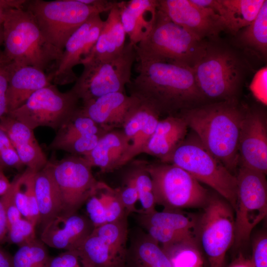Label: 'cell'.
<instances>
[{
    "mask_svg": "<svg viewBox=\"0 0 267 267\" xmlns=\"http://www.w3.org/2000/svg\"><path fill=\"white\" fill-rule=\"evenodd\" d=\"M137 75L127 85L130 95L161 116L208 103L196 82L193 69L167 61L137 60Z\"/></svg>",
    "mask_w": 267,
    "mask_h": 267,
    "instance_id": "1",
    "label": "cell"
},
{
    "mask_svg": "<svg viewBox=\"0 0 267 267\" xmlns=\"http://www.w3.org/2000/svg\"><path fill=\"white\" fill-rule=\"evenodd\" d=\"M247 109L238 100L211 102L184 110L178 116L207 150L236 176L239 132Z\"/></svg>",
    "mask_w": 267,
    "mask_h": 267,
    "instance_id": "2",
    "label": "cell"
},
{
    "mask_svg": "<svg viewBox=\"0 0 267 267\" xmlns=\"http://www.w3.org/2000/svg\"><path fill=\"white\" fill-rule=\"evenodd\" d=\"M2 25L4 63L33 66L44 72L52 65L55 67L62 52L45 40L29 11L24 8L7 10Z\"/></svg>",
    "mask_w": 267,
    "mask_h": 267,
    "instance_id": "3",
    "label": "cell"
},
{
    "mask_svg": "<svg viewBox=\"0 0 267 267\" xmlns=\"http://www.w3.org/2000/svg\"><path fill=\"white\" fill-rule=\"evenodd\" d=\"M208 44L157 8L151 32L134 48L136 61L158 59L193 68L204 55Z\"/></svg>",
    "mask_w": 267,
    "mask_h": 267,
    "instance_id": "4",
    "label": "cell"
},
{
    "mask_svg": "<svg viewBox=\"0 0 267 267\" xmlns=\"http://www.w3.org/2000/svg\"><path fill=\"white\" fill-rule=\"evenodd\" d=\"M197 86L207 101L238 100L246 67L232 50L208 43L192 68Z\"/></svg>",
    "mask_w": 267,
    "mask_h": 267,
    "instance_id": "5",
    "label": "cell"
},
{
    "mask_svg": "<svg viewBox=\"0 0 267 267\" xmlns=\"http://www.w3.org/2000/svg\"><path fill=\"white\" fill-rule=\"evenodd\" d=\"M163 162L181 168L200 182L211 187L234 210L237 194L236 176L207 150L194 133L187 135Z\"/></svg>",
    "mask_w": 267,
    "mask_h": 267,
    "instance_id": "6",
    "label": "cell"
},
{
    "mask_svg": "<svg viewBox=\"0 0 267 267\" xmlns=\"http://www.w3.org/2000/svg\"><path fill=\"white\" fill-rule=\"evenodd\" d=\"M24 8L31 13L45 40L62 52L75 31L90 17L102 13L79 0H30Z\"/></svg>",
    "mask_w": 267,
    "mask_h": 267,
    "instance_id": "7",
    "label": "cell"
},
{
    "mask_svg": "<svg viewBox=\"0 0 267 267\" xmlns=\"http://www.w3.org/2000/svg\"><path fill=\"white\" fill-rule=\"evenodd\" d=\"M146 169L152 179L156 204L164 210L203 208L210 193L188 172L172 164L148 163Z\"/></svg>",
    "mask_w": 267,
    "mask_h": 267,
    "instance_id": "8",
    "label": "cell"
},
{
    "mask_svg": "<svg viewBox=\"0 0 267 267\" xmlns=\"http://www.w3.org/2000/svg\"><path fill=\"white\" fill-rule=\"evenodd\" d=\"M136 60L134 46L128 42L121 54L112 60L83 61V71L71 89L82 102L113 92H126Z\"/></svg>",
    "mask_w": 267,
    "mask_h": 267,
    "instance_id": "9",
    "label": "cell"
},
{
    "mask_svg": "<svg viewBox=\"0 0 267 267\" xmlns=\"http://www.w3.org/2000/svg\"><path fill=\"white\" fill-rule=\"evenodd\" d=\"M203 209L197 219V239L207 256L209 267H224L226 253L235 237L234 210L216 192L210 194Z\"/></svg>",
    "mask_w": 267,
    "mask_h": 267,
    "instance_id": "10",
    "label": "cell"
},
{
    "mask_svg": "<svg viewBox=\"0 0 267 267\" xmlns=\"http://www.w3.org/2000/svg\"><path fill=\"white\" fill-rule=\"evenodd\" d=\"M80 100L71 89L61 92L51 84L37 90L7 115L33 130L40 127L58 130L78 109Z\"/></svg>",
    "mask_w": 267,
    "mask_h": 267,
    "instance_id": "11",
    "label": "cell"
},
{
    "mask_svg": "<svg viewBox=\"0 0 267 267\" xmlns=\"http://www.w3.org/2000/svg\"><path fill=\"white\" fill-rule=\"evenodd\" d=\"M266 175L239 167L236 202L234 211L233 245L239 247L247 242L253 228L267 216V182Z\"/></svg>",
    "mask_w": 267,
    "mask_h": 267,
    "instance_id": "12",
    "label": "cell"
},
{
    "mask_svg": "<svg viewBox=\"0 0 267 267\" xmlns=\"http://www.w3.org/2000/svg\"><path fill=\"white\" fill-rule=\"evenodd\" d=\"M52 173L62 200L60 215L70 216L91 197L108 185L94 177L92 167L82 156L71 155L60 160L49 161Z\"/></svg>",
    "mask_w": 267,
    "mask_h": 267,
    "instance_id": "13",
    "label": "cell"
},
{
    "mask_svg": "<svg viewBox=\"0 0 267 267\" xmlns=\"http://www.w3.org/2000/svg\"><path fill=\"white\" fill-rule=\"evenodd\" d=\"M104 24L100 14L90 17L67 41L61 56L51 73L54 85H64L75 82L78 77L74 67L81 64L95 44Z\"/></svg>",
    "mask_w": 267,
    "mask_h": 267,
    "instance_id": "14",
    "label": "cell"
},
{
    "mask_svg": "<svg viewBox=\"0 0 267 267\" xmlns=\"http://www.w3.org/2000/svg\"><path fill=\"white\" fill-rule=\"evenodd\" d=\"M238 153L239 167L267 175V122L261 110L247 108L240 127Z\"/></svg>",
    "mask_w": 267,
    "mask_h": 267,
    "instance_id": "15",
    "label": "cell"
},
{
    "mask_svg": "<svg viewBox=\"0 0 267 267\" xmlns=\"http://www.w3.org/2000/svg\"><path fill=\"white\" fill-rule=\"evenodd\" d=\"M157 8L202 40L206 38L215 39L225 31L217 14L210 8L196 5L191 0H157Z\"/></svg>",
    "mask_w": 267,
    "mask_h": 267,
    "instance_id": "16",
    "label": "cell"
},
{
    "mask_svg": "<svg viewBox=\"0 0 267 267\" xmlns=\"http://www.w3.org/2000/svg\"><path fill=\"white\" fill-rule=\"evenodd\" d=\"M95 227L88 217L74 214L60 215L43 229L41 240L49 247L65 251L77 250Z\"/></svg>",
    "mask_w": 267,
    "mask_h": 267,
    "instance_id": "17",
    "label": "cell"
},
{
    "mask_svg": "<svg viewBox=\"0 0 267 267\" xmlns=\"http://www.w3.org/2000/svg\"><path fill=\"white\" fill-rule=\"evenodd\" d=\"M139 100L126 92L109 93L82 102L83 112L107 131L122 129L124 122Z\"/></svg>",
    "mask_w": 267,
    "mask_h": 267,
    "instance_id": "18",
    "label": "cell"
},
{
    "mask_svg": "<svg viewBox=\"0 0 267 267\" xmlns=\"http://www.w3.org/2000/svg\"><path fill=\"white\" fill-rule=\"evenodd\" d=\"M160 117L154 110L140 101L134 107L122 128L130 145L120 162L119 168L130 163L137 155L143 153Z\"/></svg>",
    "mask_w": 267,
    "mask_h": 267,
    "instance_id": "19",
    "label": "cell"
},
{
    "mask_svg": "<svg viewBox=\"0 0 267 267\" xmlns=\"http://www.w3.org/2000/svg\"><path fill=\"white\" fill-rule=\"evenodd\" d=\"M6 65L9 73L6 92L7 113L22 106L37 90L51 84V75H46L37 68Z\"/></svg>",
    "mask_w": 267,
    "mask_h": 267,
    "instance_id": "20",
    "label": "cell"
},
{
    "mask_svg": "<svg viewBox=\"0 0 267 267\" xmlns=\"http://www.w3.org/2000/svg\"><path fill=\"white\" fill-rule=\"evenodd\" d=\"M0 127L9 137L24 166L37 172L46 165L48 161L34 130L7 115L0 119Z\"/></svg>",
    "mask_w": 267,
    "mask_h": 267,
    "instance_id": "21",
    "label": "cell"
},
{
    "mask_svg": "<svg viewBox=\"0 0 267 267\" xmlns=\"http://www.w3.org/2000/svg\"><path fill=\"white\" fill-rule=\"evenodd\" d=\"M265 0H193L195 4L213 10L225 31L236 35L257 16Z\"/></svg>",
    "mask_w": 267,
    "mask_h": 267,
    "instance_id": "22",
    "label": "cell"
},
{
    "mask_svg": "<svg viewBox=\"0 0 267 267\" xmlns=\"http://www.w3.org/2000/svg\"><path fill=\"white\" fill-rule=\"evenodd\" d=\"M121 21L134 46L151 32L157 12V0H131L118 2Z\"/></svg>",
    "mask_w": 267,
    "mask_h": 267,
    "instance_id": "23",
    "label": "cell"
},
{
    "mask_svg": "<svg viewBox=\"0 0 267 267\" xmlns=\"http://www.w3.org/2000/svg\"><path fill=\"white\" fill-rule=\"evenodd\" d=\"M188 128L185 120L179 116H168L160 119L143 153L164 162L185 138Z\"/></svg>",
    "mask_w": 267,
    "mask_h": 267,
    "instance_id": "24",
    "label": "cell"
},
{
    "mask_svg": "<svg viewBox=\"0 0 267 267\" xmlns=\"http://www.w3.org/2000/svg\"><path fill=\"white\" fill-rule=\"evenodd\" d=\"M125 267H172L159 243L142 228L129 236Z\"/></svg>",
    "mask_w": 267,
    "mask_h": 267,
    "instance_id": "25",
    "label": "cell"
},
{
    "mask_svg": "<svg viewBox=\"0 0 267 267\" xmlns=\"http://www.w3.org/2000/svg\"><path fill=\"white\" fill-rule=\"evenodd\" d=\"M129 145L122 129H113L103 134L95 147L82 157L92 168L98 167L102 172L107 173L119 168Z\"/></svg>",
    "mask_w": 267,
    "mask_h": 267,
    "instance_id": "26",
    "label": "cell"
},
{
    "mask_svg": "<svg viewBox=\"0 0 267 267\" xmlns=\"http://www.w3.org/2000/svg\"><path fill=\"white\" fill-rule=\"evenodd\" d=\"M118 5L109 11L95 44L81 63L91 60L109 61L121 54L126 45V34L121 21Z\"/></svg>",
    "mask_w": 267,
    "mask_h": 267,
    "instance_id": "27",
    "label": "cell"
},
{
    "mask_svg": "<svg viewBox=\"0 0 267 267\" xmlns=\"http://www.w3.org/2000/svg\"><path fill=\"white\" fill-rule=\"evenodd\" d=\"M127 246L112 244L92 232L76 250L82 267H125Z\"/></svg>",
    "mask_w": 267,
    "mask_h": 267,
    "instance_id": "28",
    "label": "cell"
},
{
    "mask_svg": "<svg viewBox=\"0 0 267 267\" xmlns=\"http://www.w3.org/2000/svg\"><path fill=\"white\" fill-rule=\"evenodd\" d=\"M35 189L42 229L62 211V200L49 161L35 176Z\"/></svg>",
    "mask_w": 267,
    "mask_h": 267,
    "instance_id": "29",
    "label": "cell"
},
{
    "mask_svg": "<svg viewBox=\"0 0 267 267\" xmlns=\"http://www.w3.org/2000/svg\"><path fill=\"white\" fill-rule=\"evenodd\" d=\"M136 217L141 228L155 226L196 236L198 217H192L180 210H163L162 212L155 210L149 213H137Z\"/></svg>",
    "mask_w": 267,
    "mask_h": 267,
    "instance_id": "30",
    "label": "cell"
},
{
    "mask_svg": "<svg viewBox=\"0 0 267 267\" xmlns=\"http://www.w3.org/2000/svg\"><path fill=\"white\" fill-rule=\"evenodd\" d=\"M36 172L26 168L19 178L14 199L17 207L23 218L35 226L39 224L40 215L35 189Z\"/></svg>",
    "mask_w": 267,
    "mask_h": 267,
    "instance_id": "31",
    "label": "cell"
},
{
    "mask_svg": "<svg viewBox=\"0 0 267 267\" xmlns=\"http://www.w3.org/2000/svg\"><path fill=\"white\" fill-rule=\"evenodd\" d=\"M242 46L251 50L261 57L267 55V0H265L255 19L242 29L237 37Z\"/></svg>",
    "mask_w": 267,
    "mask_h": 267,
    "instance_id": "32",
    "label": "cell"
},
{
    "mask_svg": "<svg viewBox=\"0 0 267 267\" xmlns=\"http://www.w3.org/2000/svg\"><path fill=\"white\" fill-rule=\"evenodd\" d=\"M196 238L187 239L161 248L172 267H205L204 260Z\"/></svg>",
    "mask_w": 267,
    "mask_h": 267,
    "instance_id": "33",
    "label": "cell"
},
{
    "mask_svg": "<svg viewBox=\"0 0 267 267\" xmlns=\"http://www.w3.org/2000/svg\"><path fill=\"white\" fill-rule=\"evenodd\" d=\"M146 162L133 163L128 175L133 179L136 186L138 200L142 209L141 213H149L155 210L156 205L150 176L146 169Z\"/></svg>",
    "mask_w": 267,
    "mask_h": 267,
    "instance_id": "34",
    "label": "cell"
},
{
    "mask_svg": "<svg viewBox=\"0 0 267 267\" xmlns=\"http://www.w3.org/2000/svg\"><path fill=\"white\" fill-rule=\"evenodd\" d=\"M101 136L94 134L63 135L56 133L49 144L48 148L66 151L72 155L84 156L95 147Z\"/></svg>",
    "mask_w": 267,
    "mask_h": 267,
    "instance_id": "35",
    "label": "cell"
},
{
    "mask_svg": "<svg viewBox=\"0 0 267 267\" xmlns=\"http://www.w3.org/2000/svg\"><path fill=\"white\" fill-rule=\"evenodd\" d=\"M40 240L19 247L12 256L13 267H48L50 257Z\"/></svg>",
    "mask_w": 267,
    "mask_h": 267,
    "instance_id": "36",
    "label": "cell"
},
{
    "mask_svg": "<svg viewBox=\"0 0 267 267\" xmlns=\"http://www.w3.org/2000/svg\"><path fill=\"white\" fill-rule=\"evenodd\" d=\"M108 131L85 115L79 107L71 118L58 130L57 134L101 136Z\"/></svg>",
    "mask_w": 267,
    "mask_h": 267,
    "instance_id": "37",
    "label": "cell"
},
{
    "mask_svg": "<svg viewBox=\"0 0 267 267\" xmlns=\"http://www.w3.org/2000/svg\"><path fill=\"white\" fill-rule=\"evenodd\" d=\"M100 197L106 211L107 222H114L128 218L116 188L108 186L100 191Z\"/></svg>",
    "mask_w": 267,
    "mask_h": 267,
    "instance_id": "38",
    "label": "cell"
},
{
    "mask_svg": "<svg viewBox=\"0 0 267 267\" xmlns=\"http://www.w3.org/2000/svg\"><path fill=\"white\" fill-rule=\"evenodd\" d=\"M35 227L31 222L22 217L8 227L6 241L19 247L30 243L36 239Z\"/></svg>",
    "mask_w": 267,
    "mask_h": 267,
    "instance_id": "39",
    "label": "cell"
},
{
    "mask_svg": "<svg viewBox=\"0 0 267 267\" xmlns=\"http://www.w3.org/2000/svg\"><path fill=\"white\" fill-rule=\"evenodd\" d=\"M24 165L21 161L9 137L0 127V168L22 169Z\"/></svg>",
    "mask_w": 267,
    "mask_h": 267,
    "instance_id": "40",
    "label": "cell"
},
{
    "mask_svg": "<svg viewBox=\"0 0 267 267\" xmlns=\"http://www.w3.org/2000/svg\"><path fill=\"white\" fill-rule=\"evenodd\" d=\"M116 189L127 215L129 216L132 213H139L140 210L135 207V204L138 200V194L134 181L131 177L127 175L125 179L124 185Z\"/></svg>",
    "mask_w": 267,
    "mask_h": 267,
    "instance_id": "41",
    "label": "cell"
},
{
    "mask_svg": "<svg viewBox=\"0 0 267 267\" xmlns=\"http://www.w3.org/2000/svg\"><path fill=\"white\" fill-rule=\"evenodd\" d=\"M19 175L10 182L7 191L0 196V245L6 240L7 225L6 211L8 203L14 195L18 181Z\"/></svg>",
    "mask_w": 267,
    "mask_h": 267,
    "instance_id": "42",
    "label": "cell"
},
{
    "mask_svg": "<svg viewBox=\"0 0 267 267\" xmlns=\"http://www.w3.org/2000/svg\"><path fill=\"white\" fill-rule=\"evenodd\" d=\"M86 204L88 218L95 228L107 223L104 206L97 194L89 198Z\"/></svg>",
    "mask_w": 267,
    "mask_h": 267,
    "instance_id": "43",
    "label": "cell"
},
{
    "mask_svg": "<svg viewBox=\"0 0 267 267\" xmlns=\"http://www.w3.org/2000/svg\"><path fill=\"white\" fill-rule=\"evenodd\" d=\"M250 259L254 267H267V236L266 233H260L253 242Z\"/></svg>",
    "mask_w": 267,
    "mask_h": 267,
    "instance_id": "44",
    "label": "cell"
},
{
    "mask_svg": "<svg viewBox=\"0 0 267 267\" xmlns=\"http://www.w3.org/2000/svg\"><path fill=\"white\" fill-rule=\"evenodd\" d=\"M267 71L266 67L259 70L250 86L254 97L264 105L267 104Z\"/></svg>",
    "mask_w": 267,
    "mask_h": 267,
    "instance_id": "45",
    "label": "cell"
},
{
    "mask_svg": "<svg viewBox=\"0 0 267 267\" xmlns=\"http://www.w3.org/2000/svg\"><path fill=\"white\" fill-rule=\"evenodd\" d=\"M48 267H82L76 250L65 251L51 257Z\"/></svg>",
    "mask_w": 267,
    "mask_h": 267,
    "instance_id": "46",
    "label": "cell"
},
{
    "mask_svg": "<svg viewBox=\"0 0 267 267\" xmlns=\"http://www.w3.org/2000/svg\"><path fill=\"white\" fill-rule=\"evenodd\" d=\"M9 80L7 65L0 60V119L7 114L6 92Z\"/></svg>",
    "mask_w": 267,
    "mask_h": 267,
    "instance_id": "47",
    "label": "cell"
},
{
    "mask_svg": "<svg viewBox=\"0 0 267 267\" xmlns=\"http://www.w3.org/2000/svg\"><path fill=\"white\" fill-rule=\"evenodd\" d=\"M19 178V177H18ZM18 184V183H17ZM17 188V187H16ZM16 191V190H15ZM15 192L10 200L7 205L6 211V220L7 225V231L8 227L16 221L22 218V216L16 206L14 196Z\"/></svg>",
    "mask_w": 267,
    "mask_h": 267,
    "instance_id": "48",
    "label": "cell"
},
{
    "mask_svg": "<svg viewBox=\"0 0 267 267\" xmlns=\"http://www.w3.org/2000/svg\"><path fill=\"white\" fill-rule=\"evenodd\" d=\"M81 2L94 7L101 12L110 11L117 6L118 1L107 0H79Z\"/></svg>",
    "mask_w": 267,
    "mask_h": 267,
    "instance_id": "49",
    "label": "cell"
},
{
    "mask_svg": "<svg viewBox=\"0 0 267 267\" xmlns=\"http://www.w3.org/2000/svg\"><path fill=\"white\" fill-rule=\"evenodd\" d=\"M227 267H254L250 257H246L242 253H239L234 258Z\"/></svg>",
    "mask_w": 267,
    "mask_h": 267,
    "instance_id": "50",
    "label": "cell"
},
{
    "mask_svg": "<svg viewBox=\"0 0 267 267\" xmlns=\"http://www.w3.org/2000/svg\"><path fill=\"white\" fill-rule=\"evenodd\" d=\"M27 0H0V9L8 10L14 8H23Z\"/></svg>",
    "mask_w": 267,
    "mask_h": 267,
    "instance_id": "51",
    "label": "cell"
},
{
    "mask_svg": "<svg viewBox=\"0 0 267 267\" xmlns=\"http://www.w3.org/2000/svg\"><path fill=\"white\" fill-rule=\"evenodd\" d=\"M0 267H13L12 256L0 245Z\"/></svg>",
    "mask_w": 267,
    "mask_h": 267,
    "instance_id": "52",
    "label": "cell"
},
{
    "mask_svg": "<svg viewBox=\"0 0 267 267\" xmlns=\"http://www.w3.org/2000/svg\"><path fill=\"white\" fill-rule=\"evenodd\" d=\"M10 182L5 176L3 169L0 168V196L7 191Z\"/></svg>",
    "mask_w": 267,
    "mask_h": 267,
    "instance_id": "53",
    "label": "cell"
},
{
    "mask_svg": "<svg viewBox=\"0 0 267 267\" xmlns=\"http://www.w3.org/2000/svg\"><path fill=\"white\" fill-rule=\"evenodd\" d=\"M3 44V30L2 24L0 25V60L2 58V51L0 49V46Z\"/></svg>",
    "mask_w": 267,
    "mask_h": 267,
    "instance_id": "54",
    "label": "cell"
},
{
    "mask_svg": "<svg viewBox=\"0 0 267 267\" xmlns=\"http://www.w3.org/2000/svg\"><path fill=\"white\" fill-rule=\"evenodd\" d=\"M6 11L0 9V25L2 24Z\"/></svg>",
    "mask_w": 267,
    "mask_h": 267,
    "instance_id": "55",
    "label": "cell"
}]
</instances>
